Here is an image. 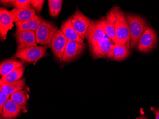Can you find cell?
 Instances as JSON below:
<instances>
[{
    "instance_id": "cell-2",
    "label": "cell",
    "mask_w": 159,
    "mask_h": 119,
    "mask_svg": "<svg viewBox=\"0 0 159 119\" xmlns=\"http://www.w3.org/2000/svg\"><path fill=\"white\" fill-rule=\"evenodd\" d=\"M115 22V33L120 43L123 44L129 49L131 48V34L129 26L125 12L117 7Z\"/></svg>"
},
{
    "instance_id": "cell-22",
    "label": "cell",
    "mask_w": 159,
    "mask_h": 119,
    "mask_svg": "<svg viewBox=\"0 0 159 119\" xmlns=\"http://www.w3.org/2000/svg\"><path fill=\"white\" fill-rule=\"evenodd\" d=\"M63 2L62 0L48 1L49 12L51 17L56 18L58 16L61 11Z\"/></svg>"
},
{
    "instance_id": "cell-14",
    "label": "cell",
    "mask_w": 159,
    "mask_h": 119,
    "mask_svg": "<svg viewBox=\"0 0 159 119\" xmlns=\"http://www.w3.org/2000/svg\"><path fill=\"white\" fill-rule=\"evenodd\" d=\"M113 43V42L108 37L105 36L102 41L91 49L92 56L95 59L107 57Z\"/></svg>"
},
{
    "instance_id": "cell-20",
    "label": "cell",
    "mask_w": 159,
    "mask_h": 119,
    "mask_svg": "<svg viewBox=\"0 0 159 119\" xmlns=\"http://www.w3.org/2000/svg\"><path fill=\"white\" fill-rule=\"evenodd\" d=\"M25 68V67L23 65L2 77L0 80V85L12 83L21 79L24 75Z\"/></svg>"
},
{
    "instance_id": "cell-12",
    "label": "cell",
    "mask_w": 159,
    "mask_h": 119,
    "mask_svg": "<svg viewBox=\"0 0 159 119\" xmlns=\"http://www.w3.org/2000/svg\"><path fill=\"white\" fill-rule=\"evenodd\" d=\"M13 20L10 11L1 7L0 8V36L2 41L6 39L7 33L13 27Z\"/></svg>"
},
{
    "instance_id": "cell-26",
    "label": "cell",
    "mask_w": 159,
    "mask_h": 119,
    "mask_svg": "<svg viewBox=\"0 0 159 119\" xmlns=\"http://www.w3.org/2000/svg\"><path fill=\"white\" fill-rule=\"evenodd\" d=\"M10 98V96L0 90V114L2 113L3 106Z\"/></svg>"
},
{
    "instance_id": "cell-10",
    "label": "cell",
    "mask_w": 159,
    "mask_h": 119,
    "mask_svg": "<svg viewBox=\"0 0 159 119\" xmlns=\"http://www.w3.org/2000/svg\"><path fill=\"white\" fill-rule=\"evenodd\" d=\"M116 6H114L106 14L104 20V30L106 35L114 43H118L115 33V22L116 19Z\"/></svg>"
},
{
    "instance_id": "cell-18",
    "label": "cell",
    "mask_w": 159,
    "mask_h": 119,
    "mask_svg": "<svg viewBox=\"0 0 159 119\" xmlns=\"http://www.w3.org/2000/svg\"><path fill=\"white\" fill-rule=\"evenodd\" d=\"M25 87V79L24 78L17 81L1 85L0 90L10 96L13 93L24 90Z\"/></svg>"
},
{
    "instance_id": "cell-11",
    "label": "cell",
    "mask_w": 159,
    "mask_h": 119,
    "mask_svg": "<svg viewBox=\"0 0 159 119\" xmlns=\"http://www.w3.org/2000/svg\"><path fill=\"white\" fill-rule=\"evenodd\" d=\"M85 45L75 41H68L62 62H69L76 59L83 53Z\"/></svg>"
},
{
    "instance_id": "cell-19",
    "label": "cell",
    "mask_w": 159,
    "mask_h": 119,
    "mask_svg": "<svg viewBox=\"0 0 159 119\" xmlns=\"http://www.w3.org/2000/svg\"><path fill=\"white\" fill-rule=\"evenodd\" d=\"M24 63V62L16 59L5 60L0 64V74L2 77L5 76L16 69L23 66Z\"/></svg>"
},
{
    "instance_id": "cell-24",
    "label": "cell",
    "mask_w": 159,
    "mask_h": 119,
    "mask_svg": "<svg viewBox=\"0 0 159 119\" xmlns=\"http://www.w3.org/2000/svg\"><path fill=\"white\" fill-rule=\"evenodd\" d=\"M13 6H14V8L18 9L32 8L31 0H16Z\"/></svg>"
},
{
    "instance_id": "cell-29",
    "label": "cell",
    "mask_w": 159,
    "mask_h": 119,
    "mask_svg": "<svg viewBox=\"0 0 159 119\" xmlns=\"http://www.w3.org/2000/svg\"><path fill=\"white\" fill-rule=\"evenodd\" d=\"M151 110H152L153 113L155 114V119H159V108L151 107Z\"/></svg>"
},
{
    "instance_id": "cell-28",
    "label": "cell",
    "mask_w": 159,
    "mask_h": 119,
    "mask_svg": "<svg viewBox=\"0 0 159 119\" xmlns=\"http://www.w3.org/2000/svg\"><path fill=\"white\" fill-rule=\"evenodd\" d=\"M16 0H1L0 3L4 6H13Z\"/></svg>"
},
{
    "instance_id": "cell-3",
    "label": "cell",
    "mask_w": 159,
    "mask_h": 119,
    "mask_svg": "<svg viewBox=\"0 0 159 119\" xmlns=\"http://www.w3.org/2000/svg\"><path fill=\"white\" fill-rule=\"evenodd\" d=\"M47 55L46 46H36L17 50L14 56L24 62L35 63Z\"/></svg>"
},
{
    "instance_id": "cell-1",
    "label": "cell",
    "mask_w": 159,
    "mask_h": 119,
    "mask_svg": "<svg viewBox=\"0 0 159 119\" xmlns=\"http://www.w3.org/2000/svg\"><path fill=\"white\" fill-rule=\"evenodd\" d=\"M126 17L131 34V48L134 49L149 26L145 20L137 14H128Z\"/></svg>"
},
{
    "instance_id": "cell-7",
    "label": "cell",
    "mask_w": 159,
    "mask_h": 119,
    "mask_svg": "<svg viewBox=\"0 0 159 119\" xmlns=\"http://www.w3.org/2000/svg\"><path fill=\"white\" fill-rule=\"evenodd\" d=\"M157 43L156 32L152 28L149 26L140 38L137 49L142 53H149L155 48Z\"/></svg>"
},
{
    "instance_id": "cell-13",
    "label": "cell",
    "mask_w": 159,
    "mask_h": 119,
    "mask_svg": "<svg viewBox=\"0 0 159 119\" xmlns=\"http://www.w3.org/2000/svg\"><path fill=\"white\" fill-rule=\"evenodd\" d=\"M25 107L20 106L9 99L3 107L1 114V119H14L23 112Z\"/></svg>"
},
{
    "instance_id": "cell-27",
    "label": "cell",
    "mask_w": 159,
    "mask_h": 119,
    "mask_svg": "<svg viewBox=\"0 0 159 119\" xmlns=\"http://www.w3.org/2000/svg\"><path fill=\"white\" fill-rule=\"evenodd\" d=\"M16 27V32H23V31H31L30 28L28 25L27 21H19L15 23Z\"/></svg>"
},
{
    "instance_id": "cell-23",
    "label": "cell",
    "mask_w": 159,
    "mask_h": 119,
    "mask_svg": "<svg viewBox=\"0 0 159 119\" xmlns=\"http://www.w3.org/2000/svg\"><path fill=\"white\" fill-rule=\"evenodd\" d=\"M43 19L42 17L38 16H35L31 19L30 20L28 21L27 23L31 31H34L37 30L39 25H41V23L43 22Z\"/></svg>"
},
{
    "instance_id": "cell-16",
    "label": "cell",
    "mask_w": 159,
    "mask_h": 119,
    "mask_svg": "<svg viewBox=\"0 0 159 119\" xmlns=\"http://www.w3.org/2000/svg\"><path fill=\"white\" fill-rule=\"evenodd\" d=\"M129 53V49L123 44L113 43L107 57L114 60L121 61L127 58Z\"/></svg>"
},
{
    "instance_id": "cell-4",
    "label": "cell",
    "mask_w": 159,
    "mask_h": 119,
    "mask_svg": "<svg viewBox=\"0 0 159 119\" xmlns=\"http://www.w3.org/2000/svg\"><path fill=\"white\" fill-rule=\"evenodd\" d=\"M58 30L57 25L53 22L43 21L35 32L37 44L42 45L50 44Z\"/></svg>"
},
{
    "instance_id": "cell-21",
    "label": "cell",
    "mask_w": 159,
    "mask_h": 119,
    "mask_svg": "<svg viewBox=\"0 0 159 119\" xmlns=\"http://www.w3.org/2000/svg\"><path fill=\"white\" fill-rule=\"evenodd\" d=\"M10 99L20 106L25 107L28 102L27 91L24 89L13 93L10 95Z\"/></svg>"
},
{
    "instance_id": "cell-17",
    "label": "cell",
    "mask_w": 159,
    "mask_h": 119,
    "mask_svg": "<svg viewBox=\"0 0 159 119\" xmlns=\"http://www.w3.org/2000/svg\"><path fill=\"white\" fill-rule=\"evenodd\" d=\"M61 29L68 41H75L85 45L84 41L78 34L73 27L70 17L62 23Z\"/></svg>"
},
{
    "instance_id": "cell-8",
    "label": "cell",
    "mask_w": 159,
    "mask_h": 119,
    "mask_svg": "<svg viewBox=\"0 0 159 119\" xmlns=\"http://www.w3.org/2000/svg\"><path fill=\"white\" fill-rule=\"evenodd\" d=\"M67 42L68 40L60 29L57 30L49 44V47L51 49L54 57L61 62H62Z\"/></svg>"
},
{
    "instance_id": "cell-6",
    "label": "cell",
    "mask_w": 159,
    "mask_h": 119,
    "mask_svg": "<svg viewBox=\"0 0 159 119\" xmlns=\"http://www.w3.org/2000/svg\"><path fill=\"white\" fill-rule=\"evenodd\" d=\"M70 18L75 31L84 41L86 37L87 33L92 21L85 16L78 9L70 17Z\"/></svg>"
},
{
    "instance_id": "cell-5",
    "label": "cell",
    "mask_w": 159,
    "mask_h": 119,
    "mask_svg": "<svg viewBox=\"0 0 159 119\" xmlns=\"http://www.w3.org/2000/svg\"><path fill=\"white\" fill-rule=\"evenodd\" d=\"M106 36L104 30V20L92 21L87 33L86 37L89 47L92 49Z\"/></svg>"
},
{
    "instance_id": "cell-15",
    "label": "cell",
    "mask_w": 159,
    "mask_h": 119,
    "mask_svg": "<svg viewBox=\"0 0 159 119\" xmlns=\"http://www.w3.org/2000/svg\"><path fill=\"white\" fill-rule=\"evenodd\" d=\"M10 14L14 23L30 20L37 16L36 12L33 8L18 9L14 8L10 11Z\"/></svg>"
},
{
    "instance_id": "cell-25",
    "label": "cell",
    "mask_w": 159,
    "mask_h": 119,
    "mask_svg": "<svg viewBox=\"0 0 159 119\" xmlns=\"http://www.w3.org/2000/svg\"><path fill=\"white\" fill-rule=\"evenodd\" d=\"M44 0H31V6L37 13L42 11L44 3Z\"/></svg>"
},
{
    "instance_id": "cell-9",
    "label": "cell",
    "mask_w": 159,
    "mask_h": 119,
    "mask_svg": "<svg viewBox=\"0 0 159 119\" xmlns=\"http://www.w3.org/2000/svg\"><path fill=\"white\" fill-rule=\"evenodd\" d=\"M16 39L17 50L32 46H37L35 32L26 31L18 32L13 34Z\"/></svg>"
},
{
    "instance_id": "cell-30",
    "label": "cell",
    "mask_w": 159,
    "mask_h": 119,
    "mask_svg": "<svg viewBox=\"0 0 159 119\" xmlns=\"http://www.w3.org/2000/svg\"><path fill=\"white\" fill-rule=\"evenodd\" d=\"M136 119H148L147 117L144 115H141L138 116Z\"/></svg>"
}]
</instances>
